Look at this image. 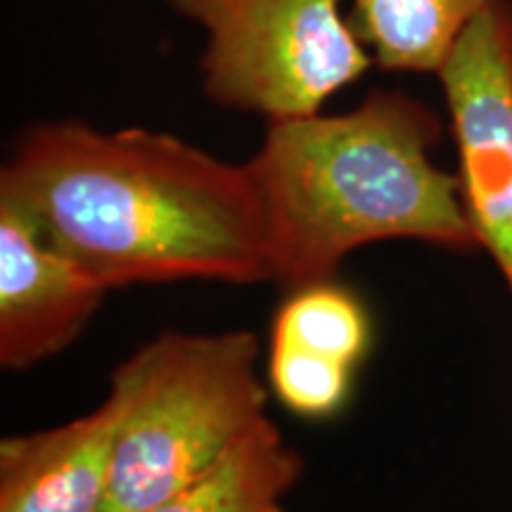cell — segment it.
<instances>
[{
	"instance_id": "obj_1",
	"label": "cell",
	"mask_w": 512,
	"mask_h": 512,
	"mask_svg": "<svg viewBox=\"0 0 512 512\" xmlns=\"http://www.w3.org/2000/svg\"><path fill=\"white\" fill-rule=\"evenodd\" d=\"M0 202L110 290L273 280L266 214L247 164L150 128L29 126L0 169Z\"/></svg>"
},
{
	"instance_id": "obj_2",
	"label": "cell",
	"mask_w": 512,
	"mask_h": 512,
	"mask_svg": "<svg viewBox=\"0 0 512 512\" xmlns=\"http://www.w3.org/2000/svg\"><path fill=\"white\" fill-rule=\"evenodd\" d=\"M444 121L396 88L354 110L268 121L247 169L266 214L273 280L287 290L332 280L356 249L413 240L475 254L458 176L434 164Z\"/></svg>"
},
{
	"instance_id": "obj_3",
	"label": "cell",
	"mask_w": 512,
	"mask_h": 512,
	"mask_svg": "<svg viewBox=\"0 0 512 512\" xmlns=\"http://www.w3.org/2000/svg\"><path fill=\"white\" fill-rule=\"evenodd\" d=\"M259 339L162 332L114 370L119 403L105 512H143L207 472L266 415Z\"/></svg>"
},
{
	"instance_id": "obj_4",
	"label": "cell",
	"mask_w": 512,
	"mask_h": 512,
	"mask_svg": "<svg viewBox=\"0 0 512 512\" xmlns=\"http://www.w3.org/2000/svg\"><path fill=\"white\" fill-rule=\"evenodd\" d=\"M204 31L200 86L226 110L309 117L375 67L342 0H164Z\"/></svg>"
},
{
	"instance_id": "obj_5",
	"label": "cell",
	"mask_w": 512,
	"mask_h": 512,
	"mask_svg": "<svg viewBox=\"0 0 512 512\" xmlns=\"http://www.w3.org/2000/svg\"><path fill=\"white\" fill-rule=\"evenodd\" d=\"M479 249L512 294V0H491L437 72Z\"/></svg>"
},
{
	"instance_id": "obj_6",
	"label": "cell",
	"mask_w": 512,
	"mask_h": 512,
	"mask_svg": "<svg viewBox=\"0 0 512 512\" xmlns=\"http://www.w3.org/2000/svg\"><path fill=\"white\" fill-rule=\"evenodd\" d=\"M112 292L0 202V366L24 370L60 354Z\"/></svg>"
},
{
	"instance_id": "obj_7",
	"label": "cell",
	"mask_w": 512,
	"mask_h": 512,
	"mask_svg": "<svg viewBox=\"0 0 512 512\" xmlns=\"http://www.w3.org/2000/svg\"><path fill=\"white\" fill-rule=\"evenodd\" d=\"M119 403L50 430L3 439L0 512H105Z\"/></svg>"
},
{
	"instance_id": "obj_8",
	"label": "cell",
	"mask_w": 512,
	"mask_h": 512,
	"mask_svg": "<svg viewBox=\"0 0 512 512\" xmlns=\"http://www.w3.org/2000/svg\"><path fill=\"white\" fill-rule=\"evenodd\" d=\"M302 470V456L264 415L207 472L143 512H287L283 498Z\"/></svg>"
},
{
	"instance_id": "obj_9",
	"label": "cell",
	"mask_w": 512,
	"mask_h": 512,
	"mask_svg": "<svg viewBox=\"0 0 512 512\" xmlns=\"http://www.w3.org/2000/svg\"><path fill=\"white\" fill-rule=\"evenodd\" d=\"M491 0H351L349 19L384 72L437 76L467 24Z\"/></svg>"
},
{
	"instance_id": "obj_10",
	"label": "cell",
	"mask_w": 512,
	"mask_h": 512,
	"mask_svg": "<svg viewBox=\"0 0 512 512\" xmlns=\"http://www.w3.org/2000/svg\"><path fill=\"white\" fill-rule=\"evenodd\" d=\"M373 325L361 299L323 280L297 287L275 313L271 342L292 344L313 356L358 368L370 349Z\"/></svg>"
},
{
	"instance_id": "obj_11",
	"label": "cell",
	"mask_w": 512,
	"mask_h": 512,
	"mask_svg": "<svg viewBox=\"0 0 512 512\" xmlns=\"http://www.w3.org/2000/svg\"><path fill=\"white\" fill-rule=\"evenodd\" d=\"M354 368L313 356L292 344L271 342L268 384L287 411L309 420H328L347 406Z\"/></svg>"
}]
</instances>
